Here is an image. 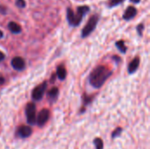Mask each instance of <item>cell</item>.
I'll return each mask as SVG.
<instances>
[{
  "label": "cell",
  "mask_w": 150,
  "mask_h": 149,
  "mask_svg": "<svg viewBox=\"0 0 150 149\" xmlns=\"http://www.w3.org/2000/svg\"><path fill=\"white\" fill-rule=\"evenodd\" d=\"M112 76V71L105 66H98L95 68L89 77L91 85L96 89L100 88L105 81Z\"/></svg>",
  "instance_id": "cell-1"
},
{
  "label": "cell",
  "mask_w": 150,
  "mask_h": 149,
  "mask_svg": "<svg viewBox=\"0 0 150 149\" xmlns=\"http://www.w3.org/2000/svg\"><path fill=\"white\" fill-rule=\"evenodd\" d=\"M90 11V7L87 5L79 6L76 9V12L75 13L74 11L70 8H68L67 10V19L70 25L72 26H77L82 22V19L83 16Z\"/></svg>",
  "instance_id": "cell-2"
},
{
  "label": "cell",
  "mask_w": 150,
  "mask_h": 149,
  "mask_svg": "<svg viewBox=\"0 0 150 149\" xmlns=\"http://www.w3.org/2000/svg\"><path fill=\"white\" fill-rule=\"evenodd\" d=\"M98 20H99L98 15H93L92 17H91V18L88 20L87 24L85 25V26L83 27V29L82 31V37L83 38H86L95 30Z\"/></svg>",
  "instance_id": "cell-3"
},
{
  "label": "cell",
  "mask_w": 150,
  "mask_h": 149,
  "mask_svg": "<svg viewBox=\"0 0 150 149\" xmlns=\"http://www.w3.org/2000/svg\"><path fill=\"white\" fill-rule=\"evenodd\" d=\"M25 116L29 125L33 126L36 124V105L33 103L27 104L25 107Z\"/></svg>",
  "instance_id": "cell-4"
},
{
  "label": "cell",
  "mask_w": 150,
  "mask_h": 149,
  "mask_svg": "<svg viewBox=\"0 0 150 149\" xmlns=\"http://www.w3.org/2000/svg\"><path fill=\"white\" fill-rule=\"evenodd\" d=\"M50 117V112L47 109H42L39 113L38 116L36 117V124L38 125V126L42 127L43 126H45V124L48 121Z\"/></svg>",
  "instance_id": "cell-5"
},
{
  "label": "cell",
  "mask_w": 150,
  "mask_h": 149,
  "mask_svg": "<svg viewBox=\"0 0 150 149\" xmlns=\"http://www.w3.org/2000/svg\"><path fill=\"white\" fill-rule=\"evenodd\" d=\"M46 89H47V82H44L41 84H40L39 86H37L33 90V93H32L33 99L35 100V101L40 100L43 97V96H44V93H45Z\"/></svg>",
  "instance_id": "cell-6"
},
{
  "label": "cell",
  "mask_w": 150,
  "mask_h": 149,
  "mask_svg": "<svg viewBox=\"0 0 150 149\" xmlns=\"http://www.w3.org/2000/svg\"><path fill=\"white\" fill-rule=\"evenodd\" d=\"M33 133V130L30 126H20L18 130H17V134L18 137L22 138V139H25V138H27L29 137Z\"/></svg>",
  "instance_id": "cell-7"
},
{
  "label": "cell",
  "mask_w": 150,
  "mask_h": 149,
  "mask_svg": "<svg viewBox=\"0 0 150 149\" xmlns=\"http://www.w3.org/2000/svg\"><path fill=\"white\" fill-rule=\"evenodd\" d=\"M11 63L12 68L17 71H21V70H23L25 68V61H24V59H22L19 56L14 57L11 60Z\"/></svg>",
  "instance_id": "cell-8"
},
{
  "label": "cell",
  "mask_w": 150,
  "mask_h": 149,
  "mask_svg": "<svg viewBox=\"0 0 150 149\" xmlns=\"http://www.w3.org/2000/svg\"><path fill=\"white\" fill-rule=\"evenodd\" d=\"M136 14H137L136 8H134V6H128L124 12L123 18L125 20H131L132 18H134L135 17Z\"/></svg>",
  "instance_id": "cell-9"
},
{
  "label": "cell",
  "mask_w": 150,
  "mask_h": 149,
  "mask_svg": "<svg viewBox=\"0 0 150 149\" xmlns=\"http://www.w3.org/2000/svg\"><path fill=\"white\" fill-rule=\"evenodd\" d=\"M139 65H140V59L138 57H135L128 65V68H127V71L129 74H134L139 68Z\"/></svg>",
  "instance_id": "cell-10"
},
{
  "label": "cell",
  "mask_w": 150,
  "mask_h": 149,
  "mask_svg": "<svg viewBox=\"0 0 150 149\" xmlns=\"http://www.w3.org/2000/svg\"><path fill=\"white\" fill-rule=\"evenodd\" d=\"M8 29H9L12 33H15V34L20 33L21 31H22L21 26H20L18 24H17L16 22H14V21L9 22V24H8Z\"/></svg>",
  "instance_id": "cell-11"
},
{
  "label": "cell",
  "mask_w": 150,
  "mask_h": 149,
  "mask_svg": "<svg viewBox=\"0 0 150 149\" xmlns=\"http://www.w3.org/2000/svg\"><path fill=\"white\" fill-rule=\"evenodd\" d=\"M56 76L57 77L60 79V80H64L66 76H67V72H66V69L63 66H59L56 69Z\"/></svg>",
  "instance_id": "cell-12"
},
{
  "label": "cell",
  "mask_w": 150,
  "mask_h": 149,
  "mask_svg": "<svg viewBox=\"0 0 150 149\" xmlns=\"http://www.w3.org/2000/svg\"><path fill=\"white\" fill-rule=\"evenodd\" d=\"M58 94H59V90L56 87H54L49 90L48 97H49L50 100H55L57 98V97H58Z\"/></svg>",
  "instance_id": "cell-13"
},
{
  "label": "cell",
  "mask_w": 150,
  "mask_h": 149,
  "mask_svg": "<svg viewBox=\"0 0 150 149\" xmlns=\"http://www.w3.org/2000/svg\"><path fill=\"white\" fill-rule=\"evenodd\" d=\"M116 47L123 54H126L127 53V46L125 45V42L123 40H119L116 42Z\"/></svg>",
  "instance_id": "cell-14"
},
{
  "label": "cell",
  "mask_w": 150,
  "mask_h": 149,
  "mask_svg": "<svg viewBox=\"0 0 150 149\" xmlns=\"http://www.w3.org/2000/svg\"><path fill=\"white\" fill-rule=\"evenodd\" d=\"M93 144L95 145L96 149H104V141L100 138H95L93 141Z\"/></svg>",
  "instance_id": "cell-15"
},
{
  "label": "cell",
  "mask_w": 150,
  "mask_h": 149,
  "mask_svg": "<svg viewBox=\"0 0 150 149\" xmlns=\"http://www.w3.org/2000/svg\"><path fill=\"white\" fill-rule=\"evenodd\" d=\"M122 131H123V129H122L121 127H117V128L112 132V139H115V138L120 137V134L122 133Z\"/></svg>",
  "instance_id": "cell-16"
},
{
  "label": "cell",
  "mask_w": 150,
  "mask_h": 149,
  "mask_svg": "<svg viewBox=\"0 0 150 149\" xmlns=\"http://www.w3.org/2000/svg\"><path fill=\"white\" fill-rule=\"evenodd\" d=\"M123 2H124V0H110L108 6H109L110 8L115 7V6H117V5H119V4H122Z\"/></svg>",
  "instance_id": "cell-17"
},
{
  "label": "cell",
  "mask_w": 150,
  "mask_h": 149,
  "mask_svg": "<svg viewBox=\"0 0 150 149\" xmlns=\"http://www.w3.org/2000/svg\"><path fill=\"white\" fill-rule=\"evenodd\" d=\"M15 4L18 7V8H25L26 4H25V0H16V3Z\"/></svg>",
  "instance_id": "cell-18"
},
{
  "label": "cell",
  "mask_w": 150,
  "mask_h": 149,
  "mask_svg": "<svg viewBox=\"0 0 150 149\" xmlns=\"http://www.w3.org/2000/svg\"><path fill=\"white\" fill-rule=\"evenodd\" d=\"M136 29H137L138 34H139L140 36H142V31H143V29H144V25H143V24L138 25L137 27H136Z\"/></svg>",
  "instance_id": "cell-19"
},
{
  "label": "cell",
  "mask_w": 150,
  "mask_h": 149,
  "mask_svg": "<svg viewBox=\"0 0 150 149\" xmlns=\"http://www.w3.org/2000/svg\"><path fill=\"white\" fill-rule=\"evenodd\" d=\"M92 100V97H84V104L85 105H88V104H90L91 103V101Z\"/></svg>",
  "instance_id": "cell-20"
},
{
  "label": "cell",
  "mask_w": 150,
  "mask_h": 149,
  "mask_svg": "<svg viewBox=\"0 0 150 149\" xmlns=\"http://www.w3.org/2000/svg\"><path fill=\"white\" fill-rule=\"evenodd\" d=\"M112 59H113L117 63H119V62L121 61V59H120V57H119V56H112Z\"/></svg>",
  "instance_id": "cell-21"
},
{
  "label": "cell",
  "mask_w": 150,
  "mask_h": 149,
  "mask_svg": "<svg viewBox=\"0 0 150 149\" xmlns=\"http://www.w3.org/2000/svg\"><path fill=\"white\" fill-rule=\"evenodd\" d=\"M0 12L2 13V14H6V8L5 7H2V6H0Z\"/></svg>",
  "instance_id": "cell-22"
},
{
  "label": "cell",
  "mask_w": 150,
  "mask_h": 149,
  "mask_svg": "<svg viewBox=\"0 0 150 149\" xmlns=\"http://www.w3.org/2000/svg\"><path fill=\"white\" fill-rule=\"evenodd\" d=\"M4 58H5V55H4V54L3 52H1V51H0V61H4Z\"/></svg>",
  "instance_id": "cell-23"
},
{
  "label": "cell",
  "mask_w": 150,
  "mask_h": 149,
  "mask_svg": "<svg viewBox=\"0 0 150 149\" xmlns=\"http://www.w3.org/2000/svg\"><path fill=\"white\" fill-rule=\"evenodd\" d=\"M4 82H5L4 78L3 76H0V86H1V85H3V84L4 83Z\"/></svg>",
  "instance_id": "cell-24"
},
{
  "label": "cell",
  "mask_w": 150,
  "mask_h": 149,
  "mask_svg": "<svg viewBox=\"0 0 150 149\" xmlns=\"http://www.w3.org/2000/svg\"><path fill=\"white\" fill-rule=\"evenodd\" d=\"M132 3H134V4H138V3H140V1L141 0H130Z\"/></svg>",
  "instance_id": "cell-25"
},
{
  "label": "cell",
  "mask_w": 150,
  "mask_h": 149,
  "mask_svg": "<svg viewBox=\"0 0 150 149\" xmlns=\"http://www.w3.org/2000/svg\"><path fill=\"white\" fill-rule=\"evenodd\" d=\"M4 37V32L0 30V39H2Z\"/></svg>",
  "instance_id": "cell-26"
}]
</instances>
